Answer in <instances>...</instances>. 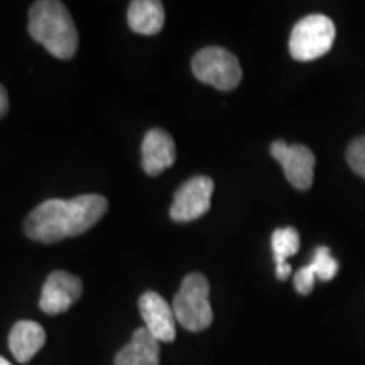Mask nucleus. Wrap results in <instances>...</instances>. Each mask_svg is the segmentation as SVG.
Returning <instances> with one entry per match:
<instances>
[{"label": "nucleus", "instance_id": "nucleus-1", "mask_svg": "<svg viewBox=\"0 0 365 365\" xmlns=\"http://www.w3.org/2000/svg\"><path fill=\"white\" fill-rule=\"evenodd\" d=\"M102 195H81L71 200H48L29 213L24 234L41 244H54L68 237L85 234L107 212Z\"/></svg>", "mask_w": 365, "mask_h": 365}, {"label": "nucleus", "instance_id": "nucleus-2", "mask_svg": "<svg viewBox=\"0 0 365 365\" xmlns=\"http://www.w3.org/2000/svg\"><path fill=\"white\" fill-rule=\"evenodd\" d=\"M31 38L43 44L46 51L58 59H70L78 48V33L71 14L58 0H39L29 11Z\"/></svg>", "mask_w": 365, "mask_h": 365}, {"label": "nucleus", "instance_id": "nucleus-3", "mask_svg": "<svg viewBox=\"0 0 365 365\" xmlns=\"http://www.w3.org/2000/svg\"><path fill=\"white\" fill-rule=\"evenodd\" d=\"M176 322L188 331H203L212 325L213 309L210 304V284L203 274H188L173 301Z\"/></svg>", "mask_w": 365, "mask_h": 365}, {"label": "nucleus", "instance_id": "nucleus-4", "mask_svg": "<svg viewBox=\"0 0 365 365\" xmlns=\"http://www.w3.org/2000/svg\"><path fill=\"white\" fill-rule=\"evenodd\" d=\"M335 41V26L330 17L312 14L293 27L289 38V53L296 61H313L331 49Z\"/></svg>", "mask_w": 365, "mask_h": 365}, {"label": "nucleus", "instance_id": "nucleus-5", "mask_svg": "<svg viewBox=\"0 0 365 365\" xmlns=\"http://www.w3.org/2000/svg\"><path fill=\"white\" fill-rule=\"evenodd\" d=\"M193 75L202 83H207L220 91H230L242 81V68L235 54L218 46L203 48L191 61Z\"/></svg>", "mask_w": 365, "mask_h": 365}, {"label": "nucleus", "instance_id": "nucleus-6", "mask_svg": "<svg viewBox=\"0 0 365 365\" xmlns=\"http://www.w3.org/2000/svg\"><path fill=\"white\" fill-rule=\"evenodd\" d=\"M213 190L215 185L208 176H195L182 182L173 200L170 217L178 223L198 220L210 210Z\"/></svg>", "mask_w": 365, "mask_h": 365}, {"label": "nucleus", "instance_id": "nucleus-7", "mask_svg": "<svg viewBox=\"0 0 365 365\" xmlns=\"http://www.w3.org/2000/svg\"><path fill=\"white\" fill-rule=\"evenodd\" d=\"M271 154L281 164L287 181L298 190H309L314 178L313 150L303 144H286L284 140H276L271 145Z\"/></svg>", "mask_w": 365, "mask_h": 365}, {"label": "nucleus", "instance_id": "nucleus-8", "mask_svg": "<svg viewBox=\"0 0 365 365\" xmlns=\"http://www.w3.org/2000/svg\"><path fill=\"white\" fill-rule=\"evenodd\" d=\"M83 293V282L80 277L65 271H54L46 279L41 291L39 308L48 314L65 313Z\"/></svg>", "mask_w": 365, "mask_h": 365}, {"label": "nucleus", "instance_id": "nucleus-9", "mask_svg": "<svg viewBox=\"0 0 365 365\" xmlns=\"http://www.w3.org/2000/svg\"><path fill=\"white\" fill-rule=\"evenodd\" d=\"M139 312L144 318L145 330L158 341L171 344L176 339V318L173 307L161 294L148 291L139 298Z\"/></svg>", "mask_w": 365, "mask_h": 365}, {"label": "nucleus", "instance_id": "nucleus-10", "mask_svg": "<svg viewBox=\"0 0 365 365\" xmlns=\"http://www.w3.org/2000/svg\"><path fill=\"white\" fill-rule=\"evenodd\" d=\"M176 161L173 137L163 129H150L143 140V168L149 176L161 175Z\"/></svg>", "mask_w": 365, "mask_h": 365}, {"label": "nucleus", "instance_id": "nucleus-11", "mask_svg": "<svg viewBox=\"0 0 365 365\" xmlns=\"http://www.w3.org/2000/svg\"><path fill=\"white\" fill-rule=\"evenodd\" d=\"M46 341L44 328L36 322L22 319L12 327L9 335V349L14 359L21 364H27L36 354L43 349Z\"/></svg>", "mask_w": 365, "mask_h": 365}, {"label": "nucleus", "instance_id": "nucleus-12", "mask_svg": "<svg viewBox=\"0 0 365 365\" xmlns=\"http://www.w3.org/2000/svg\"><path fill=\"white\" fill-rule=\"evenodd\" d=\"M164 6L159 0H134L127 9V22L137 34L154 36L164 27Z\"/></svg>", "mask_w": 365, "mask_h": 365}, {"label": "nucleus", "instance_id": "nucleus-13", "mask_svg": "<svg viewBox=\"0 0 365 365\" xmlns=\"http://www.w3.org/2000/svg\"><path fill=\"white\" fill-rule=\"evenodd\" d=\"M115 365H159V341L144 328H137L132 340L115 357Z\"/></svg>", "mask_w": 365, "mask_h": 365}, {"label": "nucleus", "instance_id": "nucleus-14", "mask_svg": "<svg viewBox=\"0 0 365 365\" xmlns=\"http://www.w3.org/2000/svg\"><path fill=\"white\" fill-rule=\"evenodd\" d=\"M272 254L276 266L284 264L287 257L294 255L299 250V234L293 227H284L274 230L271 237Z\"/></svg>", "mask_w": 365, "mask_h": 365}, {"label": "nucleus", "instance_id": "nucleus-15", "mask_svg": "<svg viewBox=\"0 0 365 365\" xmlns=\"http://www.w3.org/2000/svg\"><path fill=\"white\" fill-rule=\"evenodd\" d=\"M308 266L314 276H317V279L322 281H331L335 274L339 272V262L331 257L328 247H318L314 250L313 261Z\"/></svg>", "mask_w": 365, "mask_h": 365}, {"label": "nucleus", "instance_id": "nucleus-16", "mask_svg": "<svg viewBox=\"0 0 365 365\" xmlns=\"http://www.w3.org/2000/svg\"><path fill=\"white\" fill-rule=\"evenodd\" d=\"M346 163L354 173L365 178V135H360L349 144L346 149Z\"/></svg>", "mask_w": 365, "mask_h": 365}, {"label": "nucleus", "instance_id": "nucleus-17", "mask_svg": "<svg viewBox=\"0 0 365 365\" xmlns=\"http://www.w3.org/2000/svg\"><path fill=\"white\" fill-rule=\"evenodd\" d=\"M314 281H317V276H314L309 266H304L296 271L294 274V287L299 294H309L312 293Z\"/></svg>", "mask_w": 365, "mask_h": 365}, {"label": "nucleus", "instance_id": "nucleus-18", "mask_svg": "<svg viewBox=\"0 0 365 365\" xmlns=\"http://www.w3.org/2000/svg\"><path fill=\"white\" fill-rule=\"evenodd\" d=\"M9 110V97L4 85L0 83V117H4Z\"/></svg>", "mask_w": 365, "mask_h": 365}, {"label": "nucleus", "instance_id": "nucleus-19", "mask_svg": "<svg viewBox=\"0 0 365 365\" xmlns=\"http://www.w3.org/2000/svg\"><path fill=\"white\" fill-rule=\"evenodd\" d=\"M291 274V266L287 262H284V264H279V266H276V276H277V279H281V281H284V279H287V276H289Z\"/></svg>", "mask_w": 365, "mask_h": 365}, {"label": "nucleus", "instance_id": "nucleus-20", "mask_svg": "<svg viewBox=\"0 0 365 365\" xmlns=\"http://www.w3.org/2000/svg\"><path fill=\"white\" fill-rule=\"evenodd\" d=\"M0 365H12L11 362H9L7 359H4V357H0Z\"/></svg>", "mask_w": 365, "mask_h": 365}]
</instances>
